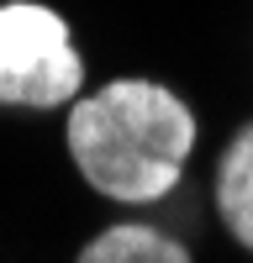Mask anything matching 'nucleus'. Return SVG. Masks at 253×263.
<instances>
[{"mask_svg": "<svg viewBox=\"0 0 253 263\" xmlns=\"http://www.w3.org/2000/svg\"><path fill=\"white\" fill-rule=\"evenodd\" d=\"M195 111L153 79H111L69 100V158L84 184L121 205H153L185 179L195 153Z\"/></svg>", "mask_w": 253, "mask_h": 263, "instance_id": "f257e3e1", "label": "nucleus"}, {"mask_svg": "<svg viewBox=\"0 0 253 263\" xmlns=\"http://www.w3.org/2000/svg\"><path fill=\"white\" fill-rule=\"evenodd\" d=\"M84 90V58L74 32L42 0L0 6V105L53 111Z\"/></svg>", "mask_w": 253, "mask_h": 263, "instance_id": "f03ea898", "label": "nucleus"}, {"mask_svg": "<svg viewBox=\"0 0 253 263\" xmlns=\"http://www.w3.org/2000/svg\"><path fill=\"white\" fill-rule=\"evenodd\" d=\"M211 195H216V216L232 232V242L243 253H253V121L222 147Z\"/></svg>", "mask_w": 253, "mask_h": 263, "instance_id": "7ed1b4c3", "label": "nucleus"}, {"mask_svg": "<svg viewBox=\"0 0 253 263\" xmlns=\"http://www.w3.org/2000/svg\"><path fill=\"white\" fill-rule=\"evenodd\" d=\"M74 263H195V258H190V248L179 242V237H169L158 227L116 221V227L95 232Z\"/></svg>", "mask_w": 253, "mask_h": 263, "instance_id": "20e7f679", "label": "nucleus"}]
</instances>
